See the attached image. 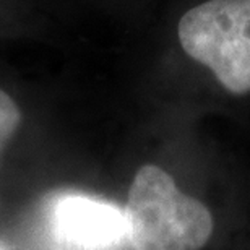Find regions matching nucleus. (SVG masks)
<instances>
[{"instance_id": "nucleus-1", "label": "nucleus", "mask_w": 250, "mask_h": 250, "mask_svg": "<svg viewBox=\"0 0 250 250\" xmlns=\"http://www.w3.org/2000/svg\"><path fill=\"white\" fill-rule=\"evenodd\" d=\"M125 221L133 250H200L213 232L209 209L154 164L135 174Z\"/></svg>"}, {"instance_id": "nucleus-2", "label": "nucleus", "mask_w": 250, "mask_h": 250, "mask_svg": "<svg viewBox=\"0 0 250 250\" xmlns=\"http://www.w3.org/2000/svg\"><path fill=\"white\" fill-rule=\"evenodd\" d=\"M179 42L232 94L250 93V0H208L179 21Z\"/></svg>"}, {"instance_id": "nucleus-3", "label": "nucleus", "mask_w": 250, "mask_h": 250, "mask_svg": "<svg viewBox=\"0 0 250 250\" xmlns=\"http://www.w3.org/2000/svg\"><path fill=\"white\" fill-rule=\"evenodd\" d=\"M54 226L67 246L80 250L112 249L127 234L125 214L119 208L75 195L57 203Z\"/></svg>"}, {"instance_id": "nucleus-4", "label": "nucleus", "mask_w": 250, "mask_h": 250, "mask_svg": "<svg viewBox=\"0 0 250 250\" xmlns=\"http://www.w3.org/2000/svg\"><path fill=\"white\" fill-rule=\"evenodd\" d=\"M20 124H21V111L17 101L0 88V158L10 140L18 132Z\"/></svg>"}]
</instances>
